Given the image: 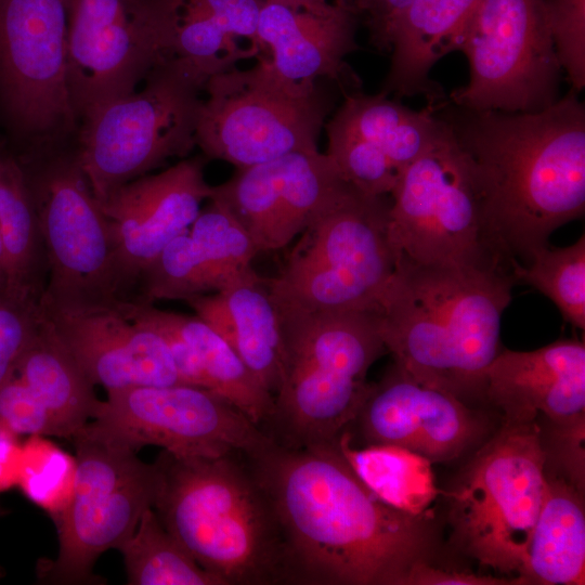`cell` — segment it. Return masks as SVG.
<instances>
[{
	"mask_svg": "<svg viewBox=\"0 0 585 585\" xmlns=\"http://www.w3.org/2000/svg\"><path fill=\"white\" fill-rule=\"evenodd\" d=\"M324 128L334 129L372 144L380 150L402 172L428 150L444 132L445 120L439 105L420 110L390 99L385 92L365 94L353 90Z\"/></svg>",
	"mask_w": 585,
	"mask_h": 585,
	"instance_id": "484cf974",
	"label": "cell"
},
{
	"mask_svg": "<svg viewBox=\"0 0 585 585\" xmlns=\"http://www.w3.org/2000/svg\"><path fill=\"white\" fill-rule=\"evenodd\" d=\"M515 284L507 270L421 264L399 255L377 304L386 350L414 380L463 401L479 398L482 374L500 351Z\"/></svg>",
	"mask_w": 585,
	"mask_h": 585,
	"instance_id": "3957f363",
	"label": "cell"
},
{
	"mask_svg": "<svg viewBox=\"0 0 585 585\" xmlns=\"http://www.w3.org/2000/svg\"><path fill=\"white\" fill-rule=\"evenodd\" d=\"M333 2L335 3H339V4H351V0H333Z\"/></svg>",
	"mask_w": 585,
	"mask_h": 585,
	"instance_id": "7bdbcfd3",
	"label": "cell"
},
{
	"mask_svg": "<svg viewBox=\"0 0 585 585\" xmlns=\"http://www.w3.org/2000/svg\"><path fill=\"white\" fill-rule=\"evenodd\" d=\"M76 458L44 435L22 444L17 487L55 522L67 507L75 483Z\"/></svg>",
	"mask_w": 585,
	"mask_h": 585,
	"instance_id": "1f68e13d",
	"label": "cell"
},
{
	"mask_svg": "<svg viewBox=\"0 0 585 585\" xmlns=\"http://www.w3.org/2000/svg\"><path fill=\"white\" fill-rule=\"evenodd\" d=\"M556 53L572 90L585 87V0H544Z\"/></svg>",
	"mask_w": 585,
	"mask_h": 585,
	"instance_id": "836d02e7",
	"label": "cell"
},
{
	"mask_svg": "<svg viewBox=\"0 0 585 585\" xmlns=\"http://www.w3.org/2000/svg\"><path fill=\"white\" fill-rule=\"evenodd\" d=\"M73 441L76 477L72 498L55 521L57 556L38 571L41 581L53 584L92 581L99 557L132 535L156 491L154 463L81 433Z\"/></svg>",
	"mask_w": 585,
	"mask_h": 585,
	"instance_id": "4fadbf2b",
	"label": "cell"
},
{
	"mask_svg": "<svg viewBox=\"0 0 585 585\" xmlns=\"http://www.w3.org/2000/svg\"><path fill=\"white\" fill-rule=\"evenodd\" d=\"M0 426L16 435L56 437L48 410L14 372L0 385Z\"/></svg>",
	"mask_w": 585,
	"mask_h": 585,
	"instance_id": "e575fe53",
	"label": "cell"
},
{
	"mask_svg": "<svg viewBox=\"0 0 585 585\" xmlns=\"http://www.w3.org/2000/svg\"><path fill=\"white\" fill-rule=\"evenodd\" d=\"M207 80L174 58L155 66L140 91L84 117L79 164L99 204L126 183L196 146L197 116Z\"/></svg>",
	"mask_w": 585,
	"mask_h": 585,
	"instance_id": "ba28073f",
	"label": "cell"
},
{
	"mask_svg": "<svg viewBox=\"0 0 585 585\" xmlns=\"http://www.w3.org/2000/svg\"><path fill=\"white\" fill-rule=\"evenodd\" d=\"M516 283L528 284L548 297L563 320L585 328V236L563 248L549 245L534 251L526 264L511 261Z\"/></svg>",
	"mask_w": 585,
	"mask_h": 585,
	"instance_id": "4dcf8cb0",
	"label": "cell"
},
{
	"mask_svg": "<svg viewBox=\"0 0 585 585\" xmlns=\"http://www.w3.org/2000/svg\"><path fill=\"white\" fill-rule=\"evenodd\" d=\"M281 4L288 5L294 9L306 10L318 14L332 11L335 3L328 0H269Z\"/></svg>",
	"mask_w": 585,
	"mask_h": 585,
	"instance_id": "60d3db41",
	"label": "cell"
},
{
	"mask_svg": "<svg viewBox=\"0 0 585 585\" xmlns=\"http://www.w3.org/2000/svg\"><path fill=\"white\" fill-rule=\"evenodd\" d=\"M21 456L18 435L0 426V494L17 485Z\"/></svg>",
	"mask_w": 585,
	"mask_h": 585,
	"instance_id": "ab89813d",
	"label": "cell"
},
{
	"mask_svg": "<svg viewBox=\"0 0 585 585\" xmlns=\"http://www.w3.org/2000/svg\"><path fill=\"white\" fill-rule=\"evenodd\" d=\"M245 455L275 517L281 584L404 585L426 560V516L382 502L337 444L288 447L271 440Z\"/></svg>",
	"mask_w": 585,
	"mask_h": 585,
	"instance_id": "6da1fadb",
	"label": "cell"
},
{
	"mask_svg": "<svg viewBox=\"0 0 585 585\" xmlns=\"http://www.w3.org/2000/svg\"><path fill=\"white\" fill-rule=\"evenodd\" d=\"M346 182L325 153L295 152L237 169L211 196L263 252L288 246Z\"/></svg>",
	"mask_w": 585,
	"mask_h": 585,
	"instance_id": "e0dca14e",
	"label": "cell"
},
{
	"mask_svg": "<svg viewBox=\"0 0 585 585\" xmlns=\"http://www.w3.org/2000/svg\"><path fill=\"white\" fill-rule=\"evenodd\" d=\"M40 312L37 328L13 372L46 406L56 437L73 440L94 417L101 400L50 320Z\"/></svg>",
	"mask_w": 585,
	"mask_h": 585,
	"instance_id": "d4e9b609",
	"label": "cell"
},
{
	"mask_svg": "<svg viewBox=\"0 0 585 585\" xmlns=\"http://www.w3.org/2000/svg\"><path fill=\"white\" fill-rule=\"evenodd\" d=\"M275 304L283 374L262 430L288 447L337 444L370 391L369 367L386 351L377 309L310 312Z\"/></svg>",
	"mask_w": 585,
	"mask_h": 585,
	"instance_id": "5b68a950",
	"label": "cell"
},
{
	"mask_svg": "<svg viewBox=\"0 0 585 585\" xmlns=\"http://www.w3.org/2000/svg\"><path fill=\"white\" fill-rule=\"evenodd\" d=\"M68 0H0V114L31 152L77 118L66 81Z\"/></svg>",
	"mask_w": 585,
	"mask_h": 585,
	"instance_id": "9a60e30c",
	"label": "cell"
},
{
	"mask_svg": "<svg viewBox=\"0 0 585 585\" xmlns=\"http://www.w3.org/2000/svg\"><path fill=\"white\" fill-rule=\"evenodd\" d=\"M390 197L389 234L399 255L421 264L510 272L489 230L470 161L447 122Z\"/></svg>",
	"mask_w": 585,
	"mask_h": 585,
	"instance_id": "8fae6325",
	"label": "cell"
},
{
	"mask_svg": "<svg viewBox=\"0 0 585 585\" xmlns=\"http://www.w3.org/2000/svg\"><path fill=\"white\" fill-rule=\"evenodd\" d=\"M167 57L154 0H68L66 81L77 119L133 92Z\"/></svg>",
	"mask_w": 585,
	"mask_h": 585,
	"instance_id": "2e32d148",
	"label": "cell"
},
{
	"mask_svg": "<svg viewBox=\"0 0 585 585\" xmlns=\"http://www.w3.org/2000/svg\"><path fill=\"white\" fill-rule=\"evenodd\" d=\"M585 514L580 491L548 479L520 578L525 583L583 585Z\"/></svg>",
	"mask_w": 585,
	"mask_h": 585,
	"instance_id": "4316f807",
	"label": "cell"
},
{
	"mask_svg": "<svg viewBox=\"0 0 585 585\" xmlns=\"http://www.w3.org/2000/svg\"><path fill=\"white\" fill-rule=\"evenodd\" d=\"M391 198L348 181L301 232L273 277L275 303L310 312L377 309L399 253L389 234Z\"/></svg>",
	"mask_w": 585,
	"mask_h": 585,
	"instance_id": "8992f818",
	"label": "cell"
},
{
	"mask_svg": "<svg viewBox=\"0 0 585 585\" xmlns=\"http://www.w3.org/2000/svg\"><path fill=\"white\" fill-rule=\"evenodd\" d=\"M457 51L469 81L448 102L472 110L532 113L558 100L561 66L544 0H479Z\"/></svg>",
	"mask_w": 585,
	"mask_h": 585,
	"instance_id": "7c38bea8",
	"label": "cell"
},
{
	"mask_svg": "<svg viewBox=\"0 0 585 585\" xmlns=\"http://www.w3.org/2000/svg\"><path fill=\"white\" fill-rule=\"evenodd\" d=\"M118 550L129 585H222L167 531L153 507Z\"/></svg>",
	"mask_w": 585,
	"mask_h": 585,
	"instance_id": "f546056e",
	"label": "cell"
},
{
	"mask_svg": "<svg viewBox=\"0 0 585 585\" xmlns=\"http://www.w3.org/2000/svg\"><path fill=\"white\" fill-rule=\"evenodd\" d=\"M546 461L536 419L505 420L477 453L447 494L453 537L467 556L521 573L547 489Z\"/></svg>",
	"mask_w": 585,
	"mask_h": 585,
	"instance_id": "52a82bcc",
	"label": "cell"
},
{
	"mask_svg": "<svg viewBox=\"0 0 585 585\" xmlns=\"http://www.w3.org/2000/svg\"><path fill=\"white\" fill-rule=\"evenodd\" d=\"M3 576V570L0 568V577Z\"/></svg>",
	"mask_w": 585,
	"mask_h": 585,
	"instance_id": "ee69618b",
	"label": "cell"
},
{
	"mask_svg": "<svg viewBox=\"0 0 585 585\" xmlns=\"http://www.w3.org/2000/svg\"><path fill=\"white\" fill-rule=\"evenodd\" d=\"M154 314L196 351L211 390L230 402L261 430L274 411V396L247 367L231 344L197 315L165 311Z\"/></svg>",
	"mask_w": 585,
	"mask_h": 585,
	"instance_id": "83f0119b",
	"label": "cell"
},
{
	"mask_svg": "<svg viewBox=\"0 0 585 585\" xmlns=\"http://www.w3.org/2000/svg\"><path fill=\"white\" fill-rule=\"evenodd\" d=\"M358 17L351 4L335 3L332 11L318 14L264 0L258 40L262 51L269 50L272 66L288 79L328 78L342 90L356 88L360 81L344 58L359 48Z\"/></svg>",
	"mask_w": 585,
	"mask_h": 585,
	"instance_id": "7402d4cb",
	"label": "cell"
},
{
	"mask_svg": "<svg viewBox=\"0 0 585 585\" xmlns=\"http://www.w3.org/2000/svg\"><path fill=\"white\" fill-rule=\"evenodd\" d=\"M79 432L138 453L156 445L177 457L251 453L272 439L230 402L190 385L135 386L108 391Z\"/></svg>",
	"mask_w": 585,
	"mask_h": 585,
	"instance_id": "5bb4252c",
	"label": "cell"
},
{
	"mask_svg": "<svg viewBox=\"0 0 585 585\" xmlns=\"http://www.w3.org/2000/svg\"><path fill=\"white\" fill-rule=\"evenodd\" d=\"M479 398L506 421H531L538 414L554 425L584 419V342L560 339L533 351H499L482 374Z\"/></svg>",
	"mask_w": 585,
	"mask_h": 585,
	"instance_id": "44dd1931",
	"label": "cell"
},
{
	"mask_svg": "<svg viewBox=\"0 0 585 585\" xmlns=\"http://www.w3.org/2000/svg\"><path fill=\"white\" fill-rule=\"evenodd\" d=\"M479 0H411L392 22L387 37L390 67L381 92L400 100L422 95L429 104L445 101L430 77L433 65L452 51Z\"/></svg>",
	"mask_w": 585,
	"mask_h": 585,
	"instance_id": "603a6c76",
	"label": "cell"
},
{
	"mask_svg": "<svg viewBox=\"0 0 585 585\" xmlns=\"http://www.w3.org/2000/svg\"><path fill=\"white\" fill-rule=\"evenodd\" d=\"M411 0H351L358 16L364 18L370 43L381 52H388L389 28Z\"/></svg>",
	"mask_w": 585,
	"mask_h": 585,
	"instance_id": "74e56055",
	"label": "cell"
},
{
	"mask_svg": "<svg viewBox=\"0 0 585 585\" xmlns=\"http://www.w3.org/2000/svg\"><path fill=\"white\" fill-rule=\"evenodd\" d=\"M438 114L467 155L489 230L503 256L526 264L549 235L585 210V106L572 89L532 113Z\"/></svg>",
	"mask_w": 585,
	"mask_h": 585,
	"instance_id": "7a4b0ae2",
	"label": "cell"
},
{
	"mask_svg": "<svg viewBox=\"0 0 585 585\" xmlns=\"http://www.w3.org/2000/svg\"><path fill=\"white\" fill-rule=\"evenodd\" d=\"M153 509L222 585L281 584V544L265 493L245 453L177 457L162 450Z\"/></svg>",
	"mask_w": 585,
	"mask_h": 585,
	"instance_id": "277c9868",
	"label": "cell"
},
{
	"mask_svg": "<svg viewBox=\"0 0 585 585\" xmlns=\"http://www.w3.org/2000/svg\"><path fill=\"white\" fill-rule=\"evenodd\" d=\"M326 155L340 174L364 193L390 196L402 171L377 147L354 135L325 128Z\"/></svg>",
	"mask_w": 585,
	"mask_h": 585,
	"instance_id": "d6a6232c",
	"label": "cell"
},
{
	"mask_svg": "<svg viewBox=\"0 0 585 585\" xmlns=\"http://www.w3.org/2000/svg\"><path fill=\"white\" fill-rule=\"evenodd\" d=\"M510 583H514L512 580L437 569L424 560L412 567L404 585H498Z\"/></svg>",
	"mask_w": 585,
	"mask_h": 585,
	"instance_id": "f35d334b",
	"label": "cell"
},
{
	"mask_svg": "<svg viewBox=\"0 0 585 585\" xmlns=\"http://www.w3.org/2000/svg\"><path fill=\"white\" fill-rule=\"evenodd\" d=\"M40 309L86 377L106 392L182 384L162 336L117 309Z\"/></svg>",
	"mask_w": 585,
	"mask_h": 585,
	"instance_id": "ffe728a7",
	"label": "cell"
},
{
	"mask_svg": "<svg viewBox=\"0 0 585 585\" xmlns=\"http://www.w3.org/2000/svg\"><path fill=\"white\" fill-rule=\"evenodd\" d=\"M195 142L210 159L242 169L295 152H317L332 104L314 80L281 75L266 56L209 78Z\"/></svg>",
	"mask_w": 585,
	"mask_h": 585,
	"instance_id": "30bf717a",
	"label": "cell"
},
{
	"mask_svg": "<svg viewBox=\"0 0 585 585\" xmlns=\"http://www.w3.org/2000/svg\"><path fill=\"white\" fill-rule=\"evenodd\" d=\"M39 303L0 292V385L12 374L40 320Z\"/></svg>",
	"mask_w": 585,
	"mask_h": 585,
	"instance_id": "d590c367",
	"label": "cell"
},
{
	"mask_svg": "<svg viewBox=\"0 0 585 585\" xmlns=\"http://www.w3.org/2000/svg\"><path fill=\"white\" fill-rule=\"evenodd\" d=\"M237 39H246L260 52L258 22L264 0H191Z\"/></svg>",
	"mask_w": 585,
	"mask_h": 585,
	"instance_id": "8d00e7d4",
	"label": "cell"
},
{
	"mask_svg": "<svg viewBox=\"0 0 585 585\" xmlns=\"http://www.w3.org/2000/svg\"><path fill=\"white\" fill-rule=\"evenodd\" d=\"M353 424L366 445L403 447L431 463L459 456L483 428L465 401L414 380L395 364L372 384Z\"/></svg>",
	"mask_w": 585,
	"mask_h": 585,
	"instance_id": "d6986e66",
	"label": "cell"
},
{
	"mask_svg": "<svg viewBox=\"0 0 585 585\" xmlns=\"http://www.w3.org/2000/svg\"><path fill=\"white\" fill-rule=\"evenodd\" d=\"M338 448L366 486L382 502L412 516H426L438 490L431 461L394 445L354 447L346 430Z\"/></svg>",
	"mask_w": 585,
	"mask_h": 585,
	"instance_id": "f1b7e54d",
	"label": "cell"
},
{
	"mask_svg": "<svg viewBox=\"0 0 585 585\" xmlns=\"http://www.w3.org/2000/svg\"><path fill=\"white\" fill-rule=\"evenodd\" d=\"M48 259L40 307L83 311L121 303L114 242L76 150L47 147L18 155Z\"/></svg>",
	"mask_w": 585,
	"mask_h": 585,
	"instance_id": "9c48e42d",
	"label": "cell"
},
{
	"mask_svg": "<svg viewBox=\"0 0 585 585\" xmlns=\"http://www.w3.org/2000/svg\"><path fill=\"white\" fill-rule=\"evenodd\" d=\"M9 283L6 256L0 232V292L6 295Z\"/></svg>",
	"mask_w": 585,
	"mask_h": 585,
	"instance_id": "b9f144b4",
	"label": "cell"
},
{
	"mask_svg": "<svg viewBox=\"0 0 585 585\" xmlns=\"http://www.w3.org/2000/svg\"><path fill=\"white\" fill-rule=\"evenodd\" d=\"M199 156L132 180L99 204L114 242L119 295L134 298L142 271L176 236L190 229L212 193Z\"/></svg>",
	"mask_w": 585,
	"mask_h": 585,
	"instance_id": "ac0fdd59",
	"label": "cell"
},
{
	"mask_svg": "<svg viewBox=\"0 0 585 585\" xmlns=\"http://www.w3.org/2000/svg\"><path fill=\"white\" fill-rule=\"evenodd\" d=\"M184 302L231 344L274 396L282 381L283 348L277 307L264 278L256 274Z\"/></svg>",
	"mask_w": 585,
	"mask_h": 585,
	"instance_id": "cb8c5ba5",
	"label": "cell"
}]
</instances>
